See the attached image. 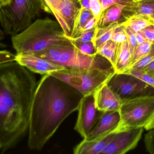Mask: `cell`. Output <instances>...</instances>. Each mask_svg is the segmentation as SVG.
<instances>
[{
	"label": "cell",
	"mask_w": 154,
	"mask_h": 154,
	"mask_svg": "<svg viewBox=\"0 0 154 154\" xmlns=\"http://www.w3.org/2000/svg\"><path fill=\"white\" fill-rule=\"evenodd\" d=\"M38 82L34 73L16 61L0 64V150L14 148L29 129Z\"/></svg>",
	"instance_id": "obj_1"
},
{
	"label": "cell",
	"mask_w": 154,
	"mask_h": 154,
	"mask_svg": "<svg viewBox=\"0 0 154 154\" xmlns=\"http://www.w3.org/2000/svg\"><path fill=\"white\" fill-rule=\"evenodd\" d=\"M84 96L65 81L45 74L38 83L29 123L28 146L41 150L64 120L78 110Z\"/></svg>",
	"instance_id": "obj_2"
},
{
	"label": "cell",
	"mask_w": 154,
	"mask_h": 154,
	"mask_svg": "<svg viewBox=\"0 0 154 154\" xmlns=\"http://www.w3.org/2000/svg\"><path fill=\"white\" fill-rule=\"evenodd\" d=\"M57 21L38 19L29 27L11 36L16 54H33L68 39Z\"/></svg>",
	"instance_id": "obj_3"
},
{
	"label": "cell",
	"mask_w": 154,
	"mask_h": 154,
	"mask_svg": "<svg viewBox=\"0 0 154 154\" xmlns=\"http://www.w3.org/2000/svg\"><path fill=\"white\" fill-rule=\"evenodd\" d=\"M40 57L65 68H114L107 59L98 53L93 56L82 54L69 39L43 50L40 53Z\"/></svg>",
	"instance_id": "obj_4"
},
{
	"label": "cell",
	"mask_w": 154,
	"mask_h": 154,
	"mask_svg": "<svg viewBox=\"0 0 154 154\" xmlns=\"http://www.w3.org/2000/svg\"><path fill=\"white\" fill-rule=\"evenodd\" d=\"M42 10L51 11L44 0H10L0 8V24L5 34L13 36L29 27Z\"/></svg>",
	"instance_id": "obj_5"
},
{
	"label": "cell",
	"mask_w": 154,
	"mask_h": 154,
	"mask_svg": "<svg viewBox=\"0 0 154 154\" xmlns=\"http://www.w3.org/2000/svg\"><path fill=\"white\" fill-rule=\"evenodd\" d=\"M115 70L99 68L89 69L65 68L52 71L48 74L69 84L84 96L93 94L106 83L115 73Z\"/></svg>",
	"instance_id": "obj_6"
},
{
	"label": "cell",
	"mask_w": 154,
	"mask_h": 154,
	"mask_svg": "<svg viewBox=\"0 0 154 154\" xmlns=\"http://www.w3.org/2000/svg\"><path fill=\"white\" fill-rule=\"evenodd\" d=\"M120 120L115 133L143 127L154 113V96L134 99L121 104Z\"/></svg>",
	"instance_id": "obj_7"
},
{
	"label": "cell",
	"mask_w": 154,
	"mask_h": 154,
	"mask_svg": "<svg viewBox=\"0 0 154 154\" xmlns=\"http://www.w3.org/2000/svg\"><path fill=\"white\" fill-rule=\"evenodd\" d=\"M106 83L121 104L137 98L154 96V87L128 73L115 72Z\"/></svg>",
	"instance_id": "obj_8"
},
{
	"label": "cell",
	"mask_w": 154,
	"mask_h": 154,
	"mask_svg": "<svg viewBox=\"0 0 154 154\" xmlns=\"http://www.w3.org/2000/svg\"><path fill=\"white\" fill-rule=\"evenodd\" d=\"M78 110L79 114L75 129L85 138L104 112L97 108L93 94L83 97Z\"/></svg>",
	"instance_id": "obj_9"
},
{
	"label": "cell",
	"mask_w": 154,
	"mask_h": 154,
	"mask_svg": "<svg viewBox=\"0 0 154 154\" xmlns=\"http://www.w3.org/2000/svg\"><path fill=\"white\" fill-rule=\"evenodd\" d=\"M144 129L140 127L116 133L101 154H124L135 149L142 138Z\"/></svg>",
	"instance_id": "obj_10"
},
{
	"label": "cell",
	"mask_w": 154,
	"mask_h": 154,
	"mask_svg": "<svg viewBox=\"0 0 154 154\" xmlns=\"http://www.w3.org/2000/svg\"><path fill=\"white\" fill-rule=\"evenodd\" d=\"M136 4L133 2L118 4L104 10L98 21L97 28H104L113 24H123L131 17L130 9Z\"/></svg>",
	"instance_id": "obj_11"
},
{
	"label": "cell",
	"mask_w": 154,
	"mask_h": 154,
	"mask_svg": "<svg viewBox=\"0 0 154 154\" xmlns=\"http://www.w3.org/2000/svg\"><path fill=\"white\" fill-rule=\"evenodd\" d=\"M120 120L119 111L104 112L90 133L84 138L91 141L102 138L114 132Z\"/></svg>",
	"instance_id": "obj_12"
},
{
	"label": "cell",
	"mask_w": 154,
	"mask_h": 154,
	"mask_svg": "<svg viewBox=\"0 0 154 154\" xmlns=\"http://www.w3.org/2000/svg\"><path fill=\"white\" fill-rule=\"evenodd\" d=\"M15 61L32 72L42 75L65 68L33 54H16Z\"/></svg>",
	"instance_id": "obj_13"
},
{
	"label": "cell",
	"mask_w": 154,
	"mask_h": 154,
	"mask_svg": "<svg viewBox=\"0 0 154 154\" xmlns=\"http://www.w3.org/2000/svg\"><path fill=\"white\" fill-rule=\"evenodd\" d=\"M97 108L103 112L119 111L121 103L106 83L102 85L93 93Z\"/></svg>",
	"instance_id": "obj_14"
},
{
	"label": "cell",
	"mask_w": 154,
	"mask_h": 154,
	"mask_svg": "<svg viewBox=\"0 0 154 154\" xmlns=\"http://www.w3.org/2000/svg\"><path fill=\"white\" fill-rule=\"evenodd\" d=\"M112 132L106 136L91 141L83 140L74 148L75 154H101L115 137Z\"/></svg>",
	"instance_id": "obj_15"
},
{
	"label": "cell",
	"mask_w": 154,
	"mask_h": 154,
	"mask_svg": "<svg viewBox=\"0 0 154 154\" xmlns=\"http://www.w3.org/2000/svg\"><path fill=\"white\" fill-rule=\"evenodd\" d=\"M81 6L78 0H61L60 11L61 17L68 30L70 37Z\"/></svg>",
	"instance_id": "obj_16"
},
{
	"label": "cell",
	"mask_w": 154,
	"mask_h": 154,
	"mask_svg": "<svg viewBox=\"0 0 154 154\" xmlns=\"http://www.w3.org/2000/svg\"><path fill=\"white\" fill-rule=\"evenodd\" d=\"M117 43L114 65L115 72L118 73H125L131 67L132 55L127 41Z\"/></svg>",
	"instance_id": "obj_17"
},
{
	"label": "cell",
	"mask_w": 154,
	"mask_h": 154,
	"mask_svg": "<svg viewBox=\"0 0 154 154\" xmlns=\"http://www.w3.org/2000/svg\"><path fill=\"white\" fill-rule=\"evenodd\" d=\"M136 1V5L130 9L131 17L138 15L145 16L154 21V0Z\"/></svg>",
	"instance_id": "obj_18"
},
{
	"label": "cell",
	"mask_w": 154,
	"mask_h": 154,
	"mask_svg": "<svg viewBox=\"0 0 154 154\" xmlns=\"http://www.w3.org/2000/svg\"><path fill=\"white\" fill-rule=\"evenodd\" d=\"M119 24L115 23L104 28H97L95 36L92 42L97 49L102 44L111 39L113 31Z\"/></svg>",
	"instance_id": "obj_19"
},
{
	"label": "cell",
	"mask_w": 154,
	"mask_h": 154,
	"mask_svg": "<svg viewBox=\"0 0 154 154\" xmlns=\"http://www.w3.org/2000/svg\"><path fill=\"white\" fill-rule=\"evenodd\" d=\"M93 16L90 10L81 7L76 20L72 36L70 38H69L74 39L80 35L82 32V30L87 22Z\"/></svg>",
	"instance_id": "obj_20"
},
{
	"label": "cell",
	"mask_w": 154,
	"mask_h": 154,
	"mask_svg": "<svg viewBox=\"0 0 154 154\" xmlns=\"http://www.w3.org/2000/svg\"><path fill=\"white\" fill-rule=\"evenodd\" d=\"M124 24L136 33L147 26L154 24V21L146 16L138 15L131 17Z\"/></svg>",
	"instance_id": "obj_21"
},
{
	"label": "cell",
	"mask_w": 154,
	"mask_h": 154,
	"mask_svg": "<svg viewBox=\"0 0 154 154\" xmlns=\"http://www.w3.org/2000/svg\"><path fill=\"white\" fill-rule=\"evenodd\" d=\"M117 43L109 40L98 48L97 53L108 60L114 67Z\"/></svg>",
	"instance_id": "obj_22"
},
{
	"label": "cell",
	"mask_w": 154,
	"mask_h": 154,
	"mask_svg": "<svg viewBox=\"0 0 154 154\" xmlns=\"http://www.w3.org/2000/svg\"><path fill=\"white\" fill-rule=\"evenodd\" d=\"M61 1V0H44L48 6L51 12L55 15L57 21L60 24L66 36L68 38H69L70 35L69 33L68 30L60 15V6Z\"/></svg>",
	"instance_id": "obj_23"
},
{
	"label": "cell",
	"mask_w": 154,
	"mask_h": 154,
	"mask_svg": "<svg viewBox=\"0 0 154 154\" xmlns=\"http://www.w3.org/2000/svg\"><path fill=\"white\" fill-rule=\"evenodd\" d=\"M152 44L146 41L143 44L137 45L132 56L131 66L149 53L152 49Z\"/></svg>",
	"instance_id": "obj_24"
},
{
	"label": "cell",
	"mask_w": 154,
	"mask_h": 154,
	"mask_svg": "<svg viewBox=\"0 0 154 154\" xmlns=\"http://www.w3.org/2000/svg\"><path fill=\"white\" fill-rule=\"evenodd\" d=\"M154 60V43H153L152 44V49L149 53L141 59L140 60L132 65L129 68V69H134L142 71Z\"/></svg>",
	"instance_id": "obj_25"
},
{
	"label": "cell",
	"mask_w": 154,
	"mask_h": 154,
	"mask_svg": "<svg viewBox=\"0 0 154 154\" xmlns=\"http://www.w3.org/2000/svg\"><path fill=\"white\" fill-rule=\"evenodd\" d=\"M96 30H97V27H95L93 29H91L82 32L80 35L76 38L74 39H69H69L71 40V42L75 46L87 43V42L92 41L95 36Z\"/></svg>",
	"instance_id": "obj_26"
},
{
	"label": "cell",
	"mask_w": 154,
	"mask_h": 154,
	"mask_svg": "<svg viewBox=\"0 0 154 154\" xmlns=\"http://www.w3.org/2000/svg\"><path fill=\"white\" fill-rule=\"evenodd\" d=\"M125 28V26L124 23L118 24L113 31L111 40L116 43L127 41Z\"/></svg>",
	"instance_id": "obj_27"
},
{
	"label": "cell",
	"mask_w": 154,
	"mask_h": 154,
	"mask_svg": "<svg viewBox=\"0 0 154 154\" xmlns=\"http://www.w3.org/2000/svg\"><path fill=\"white\" fill-rule=\"evenodd\" d=\"M125 31L126 35L127 42L128 44L129 50L132 56L136 48L138 45L137 40L136 33L131 30L129 26L125 24Z\"/></svg>",
	"instance_id": "obj_28"
},
{
	"label": "cell",
	"mask_w": 154,
	"mask_h": 154,
	"mask_svg": "<svg viewBox=\"0 0 154 154\" xmlns=\"http://www.w3.org/2000/svg\"><path fill=\"white\" fill-rule=\"evenodd\" d=\"M82 54L88 56H95L97 54V48L92 41L75 46Z\"/></svg>",
	"instance_id": "obj_29"
},
{
	"label": "cell",
	"mask_w": 154,
	"mask_h": 154,
	"mask_svg": "<svg viewBox=\"0 0 154 154\" xmlns=\"http://www.w3.org/2000/svg\"><path fill=\"white\" fill-rule=\"evenodd\" d=\"M125 73L131 74L137 77L154 88V77L145 73L143 71L134 69H129Z\"/></svg>",
	"instance_id": "obj_30"
},
{
	"label": "cell",
	"mask_w": 154,
	"mask_h": 154,
	"mask_svg": "<svg viewBox=\"0 0 154 154\" xmlns=\"http://www.w3.org/2000/svg\"><path fill=\"white\" fill-rule=\"evenodd\" d=\"M145 135L144 142L146 149L149 153L154 154V128Z\"/></svg>",
	"instance_id": "obj_31"
},
{
	"label": "cell",
	"mask_w": 154,
	"mask_h": 154,
	"mask_svg": "<svg viewBox=\"0 0 154 154\" xmlns=\"http://www.w3.org/2000/svg\"><path fill=\"white\" fill-rule=\"evenodd\" d=\"M90 11L98 21L102 13V5L100 0H90Z\"/></svg>",
	"instance_id": "obj_32"
},
{
	"label": "cell",
	"mask_w": 154,
	"mask_h": 154,
	"mask_svg": "<svg viewBox=\"0 0 154 154\" xmlns=\"http://www.w3.org/2000/svg\"><path fill=\"white\" fill-rule=\"evenodd\" d=\"M146 41L153 44L154 43V24L149 25L140 31Z\"/></svg>",
	"instance_id": "obj_33"
},
{
	"label": "cell",
	"mask_w": 154,
	"mask_h": 154,
	"mask_svg": "<svg viewBox=\"0 0 154 154\" xmlns=\"http://www.w3.org/2000/svg\"><path fill=\"white\" fill-rule=\"evenodd\" d=\"M16 55L7 50L0 51V64L15 61Z\"/></svg>",
	"instance_id": "obj_34"
},
{
	"label": "cell",
	"mask_w": 154,
	"mask_h": 154,
	"mask_svg": "<svg viewBox=\"0 0 154 154\" xmlns=\"http://www.w3.org/2000/svg\"><path fill=\"white\" fill-rule=\"evenodd\" d=\"M102 6V12L109 7L118 4L126 2H135L136 0H100Z\"/></svg>",
	"instance_id": "obj_35"
},
{
	"label": "cell",
	"mask_w": 154,
	"mask_h": 154,
	"mask_svg": "<svg viewBox=\"0 0 154 154\" xmlns=\"http://www.w3.org/2000/svg\"><path fill=\"white\" fill-rule=\"evenodd\" d=\"M97 20H96V18H95L94 16L91 17V18L90 19H89V20L87 22L86 25H85L84 28H83V30H82V32L88 30H91V29H93L94 27H97Z\"/></svg>",
	"instance_id": "obj_36"
},
{
	"label": "cell",
	"mask_w": 154,
	"mask_h": 154,
	"mask_svg": "<svg viewBox=\"0 0 154 154\" xmlns=\"http://www.w3.org/2000/svg\"><path fill=\"white\" fill-rule=\"evenodd\" d=\"M142 71L154 77V60Z\"/></svg>",
	"instance_id": "obj_37"
},
{
	"label": "cell",
	"mask_w": 154,
	"mask_h": 154,
	"mask_svg": "<svg viewBox=\"0 0 154 154\" xmlns=\"http://www.w3.org/2000/svg\"><path fill=\"white\" fill-rule=\"evenodd\" d=\"M144 128L146 131H149L151 129H154V113L152 117L150 118L148 123H147L145 126L144 127Z\"/></svg>",
	"instance_id": "obj_38"
},
{
	"label": "cell",
	"mask_w": 154,
	"mask_h": 154,
	"mask_svg": "<svg viewBox=\"0 0 154 154\" xmlns=\"http://www.w3.org/2000/svg\"><path fill=\"white\" fill-rule=\"evenodd\" d=\"M82 8L90 10V0H78Z\"/></svg>",
	"instance_id": "obj_39"
},
{
	"label": "cell",
	"mask_w": 154,
	"mask_h": 154,
	"mask_svg": "<svg viewBox=\"0 0 154 154\" xmlns=\"http://www.w3.org/2000/svg\"><path fill=\"white\" fill-rule=\"evenodd\" d=\"M136 36L138 44H143L146 41L144 36L142 35L140 32H137L136 33Z\"/></svg>",
	"instance_id": "obj_40"
},
{
	"label": "cell",
	"mask_w": 154,
	"mask_h": 154,
	"mask_svg": "<svg viewBox=\"0 0 154 154\" xmlns=\"http://www.w3.org/2000/svg\"><path fill=\"white\" fill-rule=\"evenodd\" d=\"M5 35V33L4 32V31L0 30V48L1 49H4V48H6L7 47V45L2 42V40L4 39Z\"/></svg>",
	"instance_id": "obj_41"
},
{
	"label": "cell",
	"mask_w": 154,
	"mask_h": 154,
	"mask_svg": "<svg viewBox=\"0 0 154 154\" xmlns=\"http://www.w3.org/2000/svg\"><path fill=\"white\" fill-rule=\"evenodd\" d=\"M10 1V0H0L1 7L7 5L9 2Z\"/></svg>",
	"instance_id": "obj_42"
},
{
	"label": "cell",
	"mask_w": 154,
	"mask_h": 154,
	"mask_svg": "<svg viewBox=\"0 0 154 154\" xmlns=\"http://www.w3.org/2000/svg\"><path fill=\"white\" fill-rule=\"evenodd\" d=\"M1 4H0V8H1Z\"/></svg>",
	"instance_id": "obj_43"
}]
</instances>
